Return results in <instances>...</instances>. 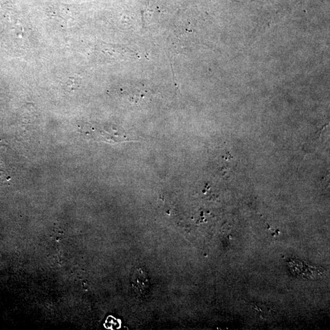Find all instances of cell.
<instances>
[{
    "label": "cell",
    "mask_w": 330,
    "mask_h": 330,
    "mask_svg": "<svg viewBox=\"0 0 330 330\" xmlns=\"http://www.w3.org/2000/svg\"><path fill=\"white\" fill-rule=\"evenodd\" d=\"M132 284L136 293L145 295L150 288V280H149L147 272L142 269H137L135 271L132 278Z\"/></svg>",
    "instance_id": "cell-1"
}]
</instances>
